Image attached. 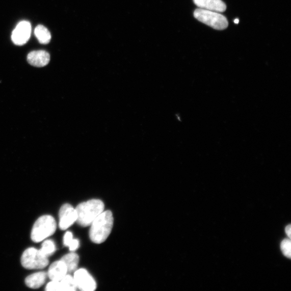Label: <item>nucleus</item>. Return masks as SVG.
<instances>
[{
	"label": "nucleus",
	"mask_w": 291,
	"mask_h": 291,
	"mask_svg": "<svg viewBox=\"0 0 291 291\" xmlns=\"http://www.w3.org/2000/svg\"><path fill=\"white\" fill-rule=\"evenodd\" d=\"M114 217L110 210L102 211L91 223L90 238L95 243L105 242L111 232Z\"/></svg>",
	"instance_id": "1"
},
{
	"label": "nucleus",
	"mask_w": 291,
	"mask_h": 291,
	"mask_svg": "<svg viewBox=\"0 0 291 291\" xmlns=\"http://www.w3.org/2000/svg\"><path fill=\"white\" fill-rule=\"evenodd\" d=\"M104 209V204L100 200L93 199L81 203L76 208V222L82 227L90 226Z\"/></svg>",
	"instance_id": "2"
},
{
	"label": "nucleus",
	"mask_w": 291,
	"mask_h": 291,
	"mask_svg": "<svg viewBox=\"0 0 291 291\" xmlns=\"http://www.w3.org/2000/svg\"><path fill=\"white\" fill-rule=\"evenodd\" d=\"M57 228V223L50 215H44L35 223L31 239L36 243L40 242L52 235Z\"/></svg>",
	"instance_id": "3"
},
{
	"label": "nucleus",
	"mask_w": 291,
	"mask_h": 291,
	"mask_svg": "<svg viewBox=\"0 0 291 291\" xmlns=\"http://www.w3.org/2000/svg\"><path fill=\"white\" fill-rule=\"evenodd\" d=\"M194 16L196 19L215 30H224L228 27L227 18L219 12L198 8L194 11Z\"/></svg>",
	"instance_id": "4"
},
{
	"label": "nucleus",
	"mask_w": 291,
	"mask_h": 291,
	"mask_svg": "<svg viewBox=\"0 0 291 291\" xmlns=\"http://www.w3.org/2000/svg\"><path fill=\"white\" fill-rule=\"evenodd\" d=\"M22 266L27 269H42L49 264L48 257L44 256L40 250L34 248L25 250L21 257Z\"/></svg>",
	"instance_id": "5"
},
{
	"label": "nucleus",
	"mask_w": 291,
	"mask_h": 291,
	"mask_svg": "<svg viewBox=\"0 0 291 291\" xmlns=\"http://www.w3.org/2000/svg\"><path fill=\"white\" fill-rule=\"evenodd\" d=\"M73 278L78 288L83 291H93L97 288L95 279L88 271L80 269L74 271Z\"/></svg>",
	"instance_id": "6"
},
{
	"label": "nucleus",
	"mask_w": 291,
	"mask_h": 291,
	"mask_svg": "<svg viewBox=\"0 0 291 291\" xmlns=\"http://www.w3.org/2000/svg\"><path fill=\"white\" fill-rule=\"evenodd\" d=\"M32 32L30 22L26 21L18 23L12 35V40L14 44L22 45L30 40Z\"/></svg>",
	"instance_id": "7"
},
{
	"label": "nucleus",
	"mask_w": 291,
	"mask_h": 291,
	"mask_svg": "<svg viewBox=\"0 0 291 291\" xmlns=\"http://www.w3.org/2000/svg\"><path fill=\"white\" fill-rule=\"evenodd\" d=\"M77 220L76 209L69 204H65L60 210L59 227L62 230H67Z\"/></svg>",
	"instance_id": "8"
},
{
	"label": "nucleus",
	"mask_w": 291,
	"mask_h": 291,
	"mask_svg": "<svg viewBox=\"0 0 291 291\" xmlns=\"http://www.w3.org/2000/svg\"><path fill=\"white\" fill-rule=\"evenodd\" d=\"M27 60L33 66L43 67L49 63L50 56L44 50L33 51L28 55Z\"/></svg>",
	"instance_id": "9"
},
{
	"label": "nucleus",
	"mask_w": 291,
	"mask_h": 291,
	"mask_svg": "<svg viewBox=\"0 0 291 291\" xmlns=\"http://www.w3.org/2000/svg\"><path fill=\"white\" fill-rule=\"evenodd\" d=\"M199 8L205 10L222 13L226 11L227 6L222 0H193Z\"/></svg>",
	"instance_id": "10"
},
{
	"label": "nucleus",
	"mask_w": 291,
	"mask_h": 291,
	"mask_svg": "<svg viewBox=\"0 0 291 291\" xmlns=\"http://www.w3.org/2000/svg\"><path fill=\"white\" fill-rule=\"evenodd\" d=\"M67 273L66 266L60 260L53 262L47 274L51 280L60 281L67 275Z\"/></svg>",
	"instance_id": "11"
},
{
	"label": "nucleus",
	"mask_w": 291,
	"mask_h": 291,
	"mask_svg": "<svg viewBox=\"0 0 291 291\" xmlns=\"http://www.w3.org/2000/svg\"><path fill=\"white\" fill-rule=\"evenodd\" d=\"M48 277L45 272H39L28 276L25 279V283L28 287L36 289L41 287Z\"/></svg>",
	"instance_id": "12"
},
{
	"label": "nucleus",
	"mask_w": 291,
	"mask_h": 291,
	"mask_svg": "<svg viewBox=\"0 0 291 291\" xmlns=\"http://www.w3.org/2000/svg\"><path fill=\"white\" fill-rule=\"evenodd\" d=\"M66 266L69 273H71L77 269L80 258L76 253L71 252L64 255L61 259Z\"/></svg>",
	"instance_id": "13"
},
{
	"label": "nucleus",
	"mask_w": 291,
	"mask_h": 291,
	"mask_svg": "<svg viewBox=\"0 0 291 291\" xmlns=\"http://www.w3.org/2000/svg\"><path fill=\"white\" fill-rule=\"evenodd\" d=\"M35 35L41 44H48L51 40V36L50 32L42 25H39L36 27Z\"/></svg>",
	"instance_id": "14"
},
{
	"label": "nucleus",
	"mask_w": 291,
	"mask_h": 291,
	"mask_svg": "<svg viewBox=\"0 0 291 291\" xmlns=\"http://www.w3.org/2000/svg\"><path fill=\"white\" fill-rule=\"evenodd\" d=\"M60 283L61 291H74L77 288L73 277L69 275L65 276Z\"/></svg>",
	"instance_id": "15"
},
{
	"label": "nucleus",
	"mask_w": 291,
	"mask_h": 291,
	"mask_svg": "<svg viewBox=\"0 0 291 291\" xmlns=\"http://www.w3.org/2000/svg\"><path fill=\"white\" fill-rule=\"evenodd\" d=\"M64 245L69 247L71 251L77 250L80 246V242L78 240L73 239L72 233L68 231L65 233L64 236Z\"/></svg>",
	"instance_id": "16"
},
{
	"label": "nucleus",
	"mask_w": 291,
	"mask_h": 291,
	"mask_svg": "<svg viewBox=\"0 0 291 291\" xmlns=\"http://www.w3.org/2000/svg\"><path fill=\"white\" fill-rule=\"evenodd\" d=\"M55 244L52 240L45 241L42 245L41 249L40 250L43 254L47 257L52 255L56 251Z\"/></svg>",
	"instance_id": "17"
},
{
	"label": "nucleus",
	"mask_w": 291,
	"mask_h": 291,
	"mask_svg": "<svg viewBox=\"0 0 291 291\" xmlns=\"http://www.w3.org/2000/svg\"><path fill=\"white\" fill-rule=\"evenodd\" d=\"M281 250L283 255L288 258L291 257V243L289 239H285L281 243Z\"/></svg>",
	"instance_id": "18"
},
{
	"label": "nucleus",
	"mask_w": 291,
	"mask_h": 291,
	"mask_svg": "<svg viewBox=\"0 0 291 291\" xmlns=\"http://www.w3.org/2000/svg\"><path fill=\"white\" fill-rule=\"evenodd\" d=\"M45 290L47 291H61L60 281L51 280L47 284Z\"/></svg>",
	"instance_id": "19"
},
{
	"label": "nucleus",
	"mask_w": 291,
	"mask_h": 291,
	"mask_svg": "<svg viewBox=\"0 0 291 291\" xmlns=\"http://www.w3.org/2000/svg\"><path fill=\"white\" fill-rule=\"evenodd\" d=\"M290 232H291L290 225H288L285 228V232L287 234V236L289 238V239L291 237Z\"/></svg>",
	"instance_id": "20"
},
{
	"label": "nucleus",
	"mask_w": 291,
	"mask_h": 291,
	"mask_svg": "<svg viewBox=\"0 0 291 291\" xmlns=\"http://www.w3.org/2000/svg\"><path fill=\"white\" fill-rule=\"evenodd\" d=\"M234 23L238 24L239 23V19H238V18H236V19L234 20Z\"/></svg>",
	"instance_id": "21"
}]
</instances>
